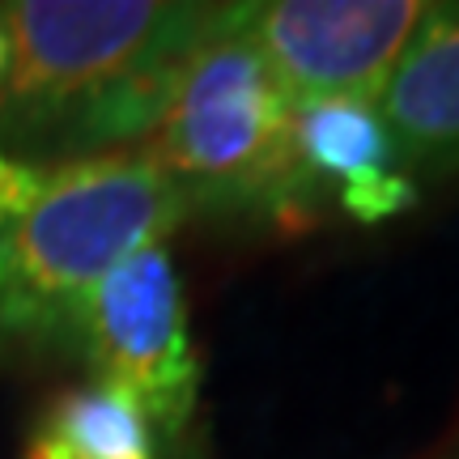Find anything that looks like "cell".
I'll list each match as a JSON object with an SVG mask.
<instances>
[{
	"mask_svg": "<svg viewBox=\"0 0 459 459\" xmlns=\"http://www.w3.org/2000/svg\"><path fill=\"white\" fill-rule=\"evenodd\" d=\"M247 4L204 0H9L0 30V149L30 166H68L145 145L183 68Z\"/></svg>",
	"mask_w": 459,
	"mask_h": 459,
	"instance_id": "obj_1",
	"label": "cell"
},
{
	"mask_svg": "<svg viewBox=\"0 0 459 459\" xmlns=\"http://www.w3.org/2000/svg\"><path fill=\"white\" fill-rule=\"evenodd\" d=\"M183 221L179 187L145 149L51 166L39 200L0 226V353L73 349L102 277Z\"/></svg>",
	"mask_w": 459,
	"mask_h": 459,
	"instance_id": "obj_2",
	"label": "cell"
},
{
	"mask_svg": "<svg viewBox=\"0 0 459 459\" xmlns=\"http://www.w3.org/2000/svg\"><path fill=\"white\" fill-rule=\"evenodd\" d=\"M247 13L183 68L141 149L179 187L187 217L294 226L307 221L319 187L298 162L294 107L247 34Z\"/></svg>",
	"mask_w": 459,
	"mask_h": 459,
	"instance_id": "obj_3",
	"label": "cell"
},
{
	"mask_svg": "<svg viewBox=\"0 0 459 459\" xmlns=\"http://www.w3.org/2000/svg\"><path fill=\"white\" fill-rule=\"evenodd\" d=\"M73 353L145 417L153 438L187 429L200 400V358L187 332V298L170 247L149 243L119 260L90 294Z\"/></svg>",
	"mask_w": 459,
	"mask_h": 459,
	"instance_id": "obj_4",
	"label": "cell"
},
{
	"mask_svg": "<svg viewBox=\"0 0 459 459\" xmlns=\"http://www.w3.org/2000/svg\"><path fill=\"white\" fill-rule=\"evenodd\" d=\"M429 13L426 0H251L247 34L290 107L378 102Z\"/></svg>",
	"mask_w": 459,
	"mask_h": 459,
	"instance_id": "obj_5",
	"label": "cell"
},
{
	"mask_svg": "<svg viewBox=\"0 0 459 459\" xmlns=\"http://www.w3.org/2000/svg\"><path fill=\"white\" fill-rule=\"evenodd\" d=\"M294 149L315 187L332 183L341 209L361 226H378L417 204L412 179L378 102H311L294 107Z\"/></svg>",
	"mask_w": 459,
	"mask_h": 459,
	"instance_id": "obj_6",
	"label": "cell"
},
{
	"mask_svg": "<svg viewBox=\"0 0 459 459\" xmlns=\"http://www.w3.org/2000/svg\"><path fill=\"white\" fill-rule=\"evenodd\" d=\"M378 115L412 179L459 170V4H434L383 85Z\"/></svg>",
	"mask_w": 459,
	"mask_h": 459,
	"instance_id": "obj_7",
	"label": "cell"
},
{
	"mask_svg": "<svg viewBox=\"0 0 459 459\" xmlns=\"http://www.w3.org/2000/svg\"><path fill=\"white\" fill-rule=\"evenodd\" d=\"M26 459H158L153 429L102 383L65 392L34 426Z\"/></svg>",
	"mask_w": 459,
	"mask_h": 459,
	"instance_id": "obj_8",
	"label": "cell"
},
{
	"mask_svg": "<svg viewBox=\"0 0 459 459\" xmlns=\"http://www.w3.org/2000/svg\"><path fill=\"white\" fill-rule=\"evenodd\" d=\"M48 183V166H30L13 158L9 149H0V226H9L13 217L30 209L39 192Z\"/></svg>",
	"mask_w": 459,
	"mask_h": 459,
	"instance_id": "obj_9",
	"label": "cell"
},
{
	"mask_svg": "<svg viewBox=\"0 0 459 459\" xmlns=\"http://www.w3.org/2000/svg\"><path fill=\"white\" fill-rule=\"evenodd\" d=\"M4 73H9V39L0 30V85H4Z\"/></svg>",
	"mask_w": 459,
	"mask_h": 459,
	"instance_id": "obj_10",
	"label": "cell"
}]
</instances>
